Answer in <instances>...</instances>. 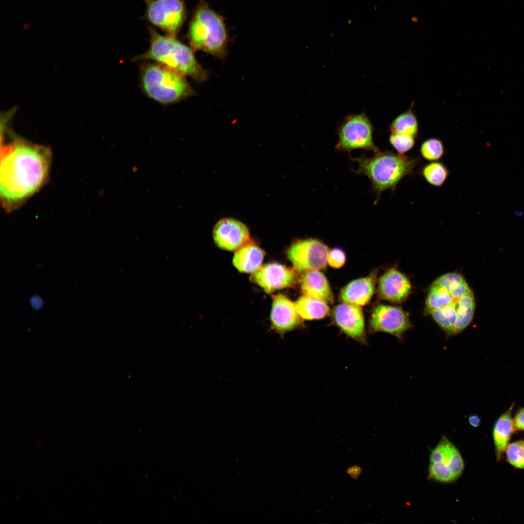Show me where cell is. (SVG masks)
Segmentation results:
<instances>
[{
	"instance_id": "6da1fadb",
	"label": "cell",
	"mask_w": 524,
	"mask_h": 524,
	"mask_svg": "<svg viewBox=\"0 0 524 524\" xmlns=\"http://www.w3.org/2000/svg\"><path fill=\"white\" fill-rule=\"evenodd\" d=\"M49 148L16 140L1 148L0 200L10 213L23 205L44 185L51 161Z\"/></svg>"
},
{
	"instance_id": "7a4b0ae2",
	"label": "cell",
	"mask_w": 524,
	"mask_h": 524,
	"mask_svg": "<svg viewBox=\"0 0 524 524\" xmlns=\"http://www.w3.org/2000/svg\"><path fill=\"white\" fill-rule=\"evenodd\" d=\"M351 159L358 165L357 169L354 172L358 175H364L370 180L373 191L376 195V203L384 191H394L404 177L413 174L420 161L418 158L389 150L379 151L371 157L361 155Z\"/></svg>"
},
{
	"instance_id": "3957f363",
	"label": "cell",
	"mask_w": 524,
	"mask_h": 524,
	"mask_svg": "<svg viewBox=\"0 0 524 524\" xmlns=\"http://www.w3.org/2000/svg\"><path fill=\"white\" fill-rule=\"evenodd\" d=\"M148 30L149 47L135 60L154 61L198 82L207 80L209 73L197 62L191 47L176 37L162 35L152 28H148Z\"/></svg>"
},
{
	"instance_id": "277c9868",
	"label": "cell",
	"mask_w": 524,
	"mask_h": 524,
	"mask_svg": "<svg viewBox=\"0 0 524 524\" xmlns=\"http://www.w3.org/2000/svg\"><path fill=\"white\" fill-rule=\"evenodd\" d=\"M187 37L194 51H202L222 60L227 55L229 36L224 19L204 0H200L194 10Z\"/></svg>"
},
{
	"instance_id": "5b68a950",
	"label": "cell",
	"mask_w": 524,
	"mask_h": 524,
	"mask_svg": "<svg viewBox=\"0 0 524 524\" xmlns=\"http://www.w3.org/2000/svg\"><path fill=\"white\" fill-rule=\"evenodd\" d=\"M141 82L147 96L163 104L175 103L194 94L185 76L158 63L143 67Z\"/></svg>"
},
{
	"instance_id": "8992f818",
	"label": "cell",
	"mask_w": 524,
	"mask_h": 524,
	"mask_svg": "<svg viewBox=\"0 0 524 524\" xmlns=\"http://www.w3.org/2000/svg\"><path fill=\"white\" fill-rule=\"evenodd\" d=\"M337 132L338 141L334 148L337 151L349 153L356 149L374 153L380 151L374 142L373 125L364 113L347 116L338 126Z\"/></svg>"
},
{
	"instance_id": "52a82bcc",
	"label": "cell",
	"mask_w": 524,
	"mask_h": 524,
	"mask_svg": "<svg viewBox=\"0 0 524 524\" xmlns=\"http://www.w3.org/2000/svg\"><path fill=\"white\" fill-rule=\"evenodd\" d=\"M464 468V461L459 451L445 436L442 437L431 452L428 478L451 483L460 476Z\"/></svg>"
},
{
	"instance_id": "ba28073f",
	"label": "cell",
	"mask_w": 524,
	"mask_h": 524,
	"mask_svg": "<svg viewBox=\"0 0 524 524\" xmlns=\"http://www.w3.org/2000/svg\"><path fill=\"white\" fill-rule=\"evenodd\" d=\"M146 19L167 35L176 37L184 23L186 11L183 0H146Z\"/></svg>"
},
{
	"instance_id": "9c48e42d",
	"label": "cell",
	"mask_w": 524,
	"mask_h": 524,
	"mask_svg": "<svg viewBox=\"0 0 524 524\" xmlns=\"http://www.w3.org/2000/svg\"><path fill=\"white\" fill-rule=\"evenodd\" d=\"M328 252V246L322 241L307 238L293 243L287 251V256L297 271L306 272L325 268Z\"/></svg>"
},
{
	"instance_id": "30bf717a",
	"label": "cell",
	"mask_w": 524,
	"mask_h": 524,
	"mask_svg": "<svg viewBox=\"0 0 524 524\" xmlns=\"http://www.w3.org/2000/svg\"><path fill=\"white\" fill-rule=\"evenodd\" d=\"M369 325L375 332H385L403 341L405 332L411 328L408 314L402 308L386 305H378L374 309Z\"/></svg>"
},
{
	"instance_id": "8fae6325",
	"label": "cell",
	"mask_w": 524,
	"mask_h": 524,
	"mask_svg": "<svg viewBox=\"0 0 524 524\" xmlns=\"http://www.w3.org/2000/svg\"><path fill=\"white\" fill-rule=\"evenodd\" d=\"M213 234L217 246L229 251L236 250L249 241V232L247 227L232 218H225L217 222L213 228Z\"/></svg>"
},
{
	"instance_id": "7c38bea8",
	"label": "cell",
	"mask_w": 524,
	"mask_h": 524,
	"mask_svg": "<svg viewBox=\"0 0 524 524\" xmlns=\"http://www.w3.org/2000/svg\"><path fill=\"white\" fill-rule=\"evenodd\" d=\"M295 272L285 266L271 263L263 265L253 273L251 279L267 293L293 285L296 280Z\"/></svg>"
},
{
	"instance_id": "4fadbf2b",
	"label": "cell",
	"mask_w": 524,
	"mask_h": 524,
	"mask_svg": "<svg viewBox=\"0 0 524 524\" xmlns=\"http://www.w3.org/2000/svg\"><path fill=\"white\" fill-rule=\"evenodd\" d=\"M332 315L334 323L345 335L358 342H365L364 319L359 306L341 304L335 307Z\"/></svg>"
},
{
	"instance_id": "5bb4252c",
	"label": "cell",
	"mask_w": 524,
	"mask_h": 524,
	"mask_svg": "<svg viewBox=\"0 0 524 524\" xmlns=\"http://www.w3.org/2000/svg\"><path fill=\"white\" fill-rule=\"evenodd\" d=\"M295 305L283 295L273 296L270 321L273 328L283 335L301 325Z\"/></svg>"
},
{
	"instance_id": "9a60e30c",
	"label": "cell",
	"mask_w": 524,
	"mask_h": 524,
	"mask_svg": "<svg viewBox=\"0 0 524 524\" xmlns=\"http://www.w3.org/2000/svg\"><path fill=\"white\" fill-rule=\"evenodd\" d=\"M411 288L408 278L397 269L392 268L380 278L378 290L382 298L392 302L400 303L409 296Z\"/></svg>"
},
{
	"instance_id": "2e32d148",
	"label": "cell",
	"mask_w": 524,
	"mask_h": 524,
	"mask_svg": "<svg viewBox=\"0 0 524 524\" xmlns=\"http://www.w3.org/2000/svg\"><path fill=\"white\" fill-rule=\"evenodd\" d=\"M376 279V273H372L367 277L352 281L342 290V300L358 306L367 304L374 294Z\"/></svg>"
},
{
	"instance_id": "e0dca14e",
	"label": "cell",
	"mask_w": 524,
	"mask_h": 524,
	"mask_svg": "<svg viewBox=\"0 0 524 524\" xmlns=\"http://www.w3.org/2000/svg\"><path fill=\"white\" fill-rule=\"evenodd\" d=\"M301 289L304 295L332 303L333 295L324 274L318 270L306 272L301 280Z\"/></svg>"
},
{
	"instance_id": "ac0fdd59",
	"label": "cell",
	"mask_w": 524,
	"mask_h": 524,
	"mask_svg": "<svg viewBox=\"0 0 524 524\" xmlns=\"http://www.w3.org/2000/svg\"><path fill=\"white\" fill-rule=\"evenodd\" d=\"M264 256L262 248L249 241L236 250L233 264L241 272L254 273L261 267Z\"/></svg>"
},
{
	"instance_id": "d6986e66",
	"label": "cell",
	"mask_w": 524,
	"mask_h": 524,
	"mask_svg": "<svg viewBox=\"0 0 524 524\" xmlns=\"http://www.w3.org/2000/svg\"><path fill=\"white\" fill-rule=\"evenodd\" d=\"M514 404L502 414L495 422L493 429V437L496 458L499 460L508 445L512 433L515 430L511 417Z\"/></svg>"
},
{
	"instance_id": "ffe728a7",
	"label": "cell",
	"mask_w": 524,
	"mask_h": 524,
	"mask_svg": "<svg viewBox=\"0 0 524 524\" xmlns=\"http://www.w3.org/2000/svg\"><path fill=\"white\" fill-rule=\"evenodd\" d=\"M295 305L298 314L303 319H322L329 312V308L326 302L306 295L299 297Z\"/></svg>"
},
{
	"instance_id": "44dd1931",
	"label": "cell",
	"mask_w": 524,
	"mask_h": 524,
	"mask_svg": "<svg viewBox=\"0 0 524 524\" xmlns=\"http://www.w3.org/2000/svg\"><path fill=\"white\" fill-rule=\"evenodd\" d=\"M392 133L407 135L416 137L418 133V123L411 108L397 116L389 126Z\"/></svg>"
},
{
	"instance_id": "7402d4cb",
	"label": "cell",
	"mask_w": 524,
	"mask_h": 524,
	"mask_svg": "<svg viewBox=\"0 0 524 524\" xmlns=\"http://www.w3.org/2000/svg\"><path fill=\"white\" fill-rule=\"evenodd\" d=\"M420 174L431 185L440 187L446 181L449 175V171L444 164L437 161L423 164L420 168Z\"/></svg>"
},
{
	"instance_id": "603a6c76",
	"label": "cell",
	"mask_w": 524,
	"mask_h": 524,
	"mask_svg": "<svg viewBox=\"0 0 524 524\" xmlns=\"http://www.w3.org/2000/svg\"><path fill=\"white\" fill-rule=\"evenodd\" d=\"M420 153L421 156L428 161H437L444 155V147L442 142L439 139L430 138L422 143Z\"/></svg>"
},
{
	"instance_id": "cb8c5ba5",
	"label": "cell",
	"mask_w": 524,
	"mask_h": 524,
	"mask_svg": "<svg viewBox=\"0 0 524 524\" xmlns=\"http://www.w3.org/2000/svg\"><path fill=\"white\" fill-rule=\"evenodd\" d=\"M506 452L507 460L511 465L517 468L524 469V441L508 444Z\"/></svg>"
},
{
	"instance_id": "d4e9b609",
	"label": "cell",
	"mask_w": 524,
	"mask_h": 524,
	"mask_svg": "<svg viewBox=\"0 0 524 524\" xmlns=\"http://www.w3.org/2000/svg\"><path fill=\"white\" fill-rule=\"evenodd\" d=\"M389 143L398 154L404 155L413 147L415 144V137L391 133L389 137Z\"/></svg>"
},
{
	"instance_id": "484cf974",
	"label": "cell",
	"mask_w": 524,
	"mask_h": 524,
	"mask_svg": "<svg viewBox=\"0 0 524 524\" xmlns=\"http://www.w3.org/2000/svg\"><path fill=\"white\" fill-rule=\"evenodd\" d=\"M345 262V255L344 251L339 248H334L328 252V263L332 267L339 268L341 267Z\"/></svg>"
},
{
	"instance_id": "4316f807",
	"label": "cell",
	"mask_w": 524,
	"mask_h": 524,
	"mask_svg": "<svg viewBox=\"0 0 524 524\" xmlns=\"http://www.w3.org/2000/svg\"><path fill=\"white\" fill-rule=\"evenodd\" d=\"M513 420L515 430L524 431V407L517 410Z\"/></svg>"
},
{
	"instance_id": "83f0119b",
	"label": "cell",
	"mask_w": 524,
	"mask_h": 524,
	"mask_svg": "<svg viewBox=\"0 0 524 524\" xmlns=\"http://www.w3.org/2000/svg\"><path fill=\"white\" fill-rule=\"evenodd\" d=\"M468 421L470 424L473 427H476L479 426L481 423L480 417L477 415H471L468 417Z\"/></svg>"
},
{
	"instance_id": "f1b7e54d",
	"label": "cell",
	"mask_w": 524,
	"mask_h": 524,
	"mask_svg": "<svg viewBox=\"0 0 524 524\" xmlns=\"http://www.w3.org/2000/svg\"><path fill=\"white\" fill-rule=\"evenodd\" d=\"M348 474L353 477H358L360 473V469L358 466H353L348 470Z\"/></svg>"
},
{
	"instance_id": "f546056e",
	"label": "cell",
	"mask_w": 524,
	"mask_h": 524,
	"mask_svg": "<svg viewBox=\"0 0 524 524\" xmlns=\"http://www.w3.org/2000/svg\"><path fill=\"white\" fill-rule=\"evenodd\" d=\"M40 304L41 303H40V301L38 299L34 298L33 299L32 305L35 308L39 307L40 306Z\"/></svg>"
}]
</instances>
